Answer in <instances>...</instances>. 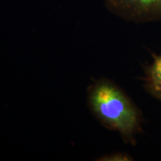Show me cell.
Listing matches in <instances>:
<instances>
[{
    "label": "cell",
    "mask_w": 161,
    "mask_h": 161,
    "mask_svg": "<svg viewBox=\"0 0 161 161\" xmlns=\"http://www.w3.org/2000/svg\"><path fill=\"white\" fill-rule=\"evenodd\" d=\"M87 103L101 124L134 144L141 129L140 113L119 86L106 78L96 80L87 90Z\"/></svg>",
    "instance_id": "1"
},
{
    "label": "cell",
    "mask_w": 161,
    "mask_h": 161,
    "mask_svg": "<svg viewBox=\"0 0 161 161\" xmlns=\"http://www.w3.org/2000/svg\"><path fill=\"white\" fill-rule=\"evenodd\" d=\"M144 82L151 95L161 101V55L157 57L146 69Z\"/></svg>",
    "instance_id": "3"
},
{
    "label": "cell",
    "mask_w": 161,
    "mask_h": 161,
    "mask_svg": "<svg viewBox=\"0 0 161 161\" xmlns=\"http://www.w3.org/2000/svg\"><path fill=\"white\" fill-rule=\"evenodd\" d=\"M98 160L101 161H128L133 160L131 157L126 153H114V154H110L108 155L102 157Z\"/></svg>",
    "instance_id": "4"
},
{
    "label": "cell",
    "mask_w": 161,
    "mask_h": 161,
    "mask_svg": "<svg viewBox=\"0 0 161 161\" xmlns=\"http://www.w3.org/2000/svg\"><path fill=\"white\" fill-rule=\"evenodd\" d=\"M111 13L135 23L161 20V0H104Z\"/></svg>",
    "instance_id": "2"
}]
</instances>
